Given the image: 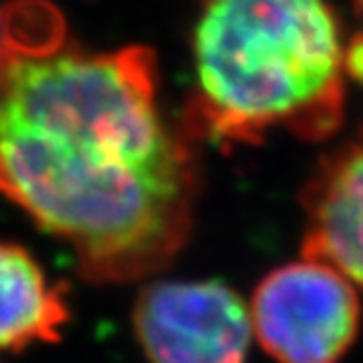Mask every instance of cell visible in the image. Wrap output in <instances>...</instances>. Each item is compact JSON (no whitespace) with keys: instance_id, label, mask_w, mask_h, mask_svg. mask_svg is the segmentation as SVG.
Instances as JSON below:
<instances>
[{"instance_id":"cell-7","label":"cell","mask_w":363,"mask_h":363,"mask_svg":"<svg viewBox=\"0 0 363 363\" xmlns=\"http://www.w3.org/2000/svg\"><path fill=\"white\" fill-rule=\"evenodd\" d=\"M354 19H357V31L347 40L345 48V69L347 78L363 85V0H352Z\"/></svg>"},{"instance_id":"cell-1","label":"cell","mask_w":363,"mask_h":363,"mask_svg":"<svg viewBox=\"0 0 363 363\" xmlns=\"http://www.w3.org/2000/svg\"><path fill=\"white\" fill-rule=\"evenodd\" d=\"M191 137L158 106L147 48L83 52L7 40L0 52V194L71 248L90 283L165 269L194 229Z\"/></svg>"},{"instance_id":"cell-3","label":"cell","mask_w":363,"mask_h":363,"mask_svg":"<svg viewBox=\"0 0 363 363\" xmlns=\"http://www.w3.org/2000/svg\"><path fill=\"white\" fill-rule=\"evenodd\" d=\"M248 309L252 340L276 363H342L363 321L359 288L307 255L264 274Z\"/></svg>"},{"instance_id":"cell-6","label":"cell","mask_w":363,"mask_h":363,"mask_svg":"<svg viewBox=\"0 0 363 363\" xmlns=\"http://www.w3.org/2000/svg\"><path fill=\"white\" fill-rule=\"evenodd\" d=\"M69 321L64 286L50 281L26 248L0 241V350L60 342Z\"/></svg>"},{"instance_id":"cell-5","label":"cell","mask_w":363,"mask_h":363,"mask_svg":"<svg viewBox=\"0 0 363 363\" xmlns=\"http://www.w3.org/2000/svg\"><path fill=\"white\" fill-rule=\"evenodd\" d=\"M302 255L363 290V135L325 154L302 189Z\"/></svg>"},{"instance_id":"cell-4","label":"cell","mask_w":363,"mask_h":363,"mask_svg":"<svg viewBox=\"0 0 363 363\" xmlns=\"http://www.w3.org/2000/svg\"><path fill=\"white\" fill-rule=\"evenodd\" d=\"M133 328L149 363H245L250 309L222 281H151L137 293Z\"/></svg>"},{"instance_id":"cell-2","label":"cell","mask_w":363,"mask_h":363,"mask_svg":"<svg viewBox=\"0 0 363 363\" xmlns=\"http://www.w3.org/2000/svg\"><path fill=\"white\" fill-rule=\"evenodd\" d=\"M345 48L330 0H201L184 133L220 147L274 130L333 137L347 104Z\"/></svg>"},{"instance_id":"cell-8","label":"cell","mask_w":363,"mask_h":363,"mask_svg":"<svg viewBox=\"0 0 363 363\" xmlns=\"http://www.w3.org/2000/svg\"><path fill=\"white\" fill-rule=\"evenodd\" d=\"M5 31H7V24L3 21V14H0V52L5 50L7 40H10V35H5Z\"/></svg>"}]
</instances>
